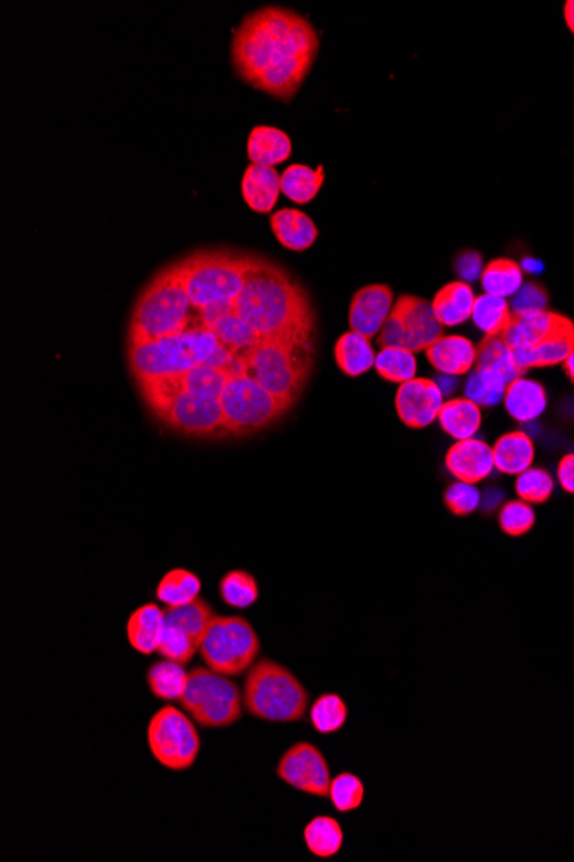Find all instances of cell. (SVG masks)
<instances>
[{"label": "cell", "mask_w": 574, "mask_h": 862, "mask_svg": "<svg viewBox=\"0 0 574 862\" xmlns=\"http://www.w3.org/2000/svg\"><path fill=\"white\" fill-rule=\"evenodd\" d=\"M318 49L310 21L293 9L265 5L234 29L231 61L243 82L290 102L314 70Z\"/></svg>", "instance_id": "cell-1"}, {"label": "cell", "mask_w": 574, "mask_h": 862, "mask_svg": "<svg viewBox=\"0 0 574 862\" xmlns=\"http://www.w3.org/2000/svg\"><path fill=\"white\" fill-rule=\"evenodd\" d=\"M233 303L234 314L261 340L317 341L310 293L290 270L264 255H255L245 287Z\"/></svg>", "instance_id": "cell-2"}, {"label": "cell", "mask_w": 574, "mask_h": 862, "mask_svg": "<svg viewBox=\"0 0 574 862\" xmlns=\"http://www.w3.org/2000/svg\"><path fill=\"white\" fill-rule=\"evenodd\" d=\"M233 353L201 323L162 340L126 343L127 368L136 386L183 376L198 365L225 367Z\"/></svg>", "instance_id": "cell-3"}, {"label": "cell", "mask_w": 574, "mask_h": 862, "mask_svg": "<svg viewBox=\"0 0 574 862\" xmlns=\"http://www.w3.org/2000/svg\"><path fill=\"white\" fill-rule=\"evenodd\" d=\"M193 305L174 262L145 284L127 323L126 343L181 335L192 326Z\"/></svg>", "instance_id": "cell-4"}, {"label": "cell", "mask_w": 574, "mask_h": 862, "mask_svg": "<svg viewBox=\"0 0 574 862\" xmlns=\"http://www.w3.org/2000/svg\"><path fill=\"white\" fill-rule=\"evenodd\" d=\"M255 255L237 250L205 248L174 260L193 311L200 314L213 305L233 303L245 287Z\"/></svg>", "instance_id": "cell-5"}, {"label": "cell", "mask_w": 574, "mask_h": 862, "mask_svg": "<svg viewBox=\"0 0 574 862\" xmlns=\"http://www.w3.org/2000/svg\"><path fill=\"white\" fill-rule=\"evenodd\" d=\"M317 341L261 340L241 353L248 376L293 409L314 373Z\"/></svg>", "instance_id": "cell-6"}, {"label": "cell", "mask_w": 574, "mask_h": 862, "mask_svg": "<svg viewBox=\"0 0 574 862\" xmlns=\"http://www.w3.org/2000/svg\"><path fill=\"white\" fill-rule=\"evenodd\" d=\"M243 704L253 718L269 724H296L310 707L302 680L273 659L261 658L246 673Z\"/></svg>", "instance_id": "cell-7"}, {"label": "cell", "mask_w": 574, "mask_h": 862, "mask_svg": "<svg viewBox=\"0 0 574 862\" xmlns=\"http://www.w3.org/2000/svg\"><path fill=\"white\" fill-rule=\"evenodd\" d=\"M180 706L200 727L228 728L240 721L245 704L240 687L231 677L208 667H195L187 675Z\"/></svg>", "instance_id": "cell-8"}, {"label": "cell", "mask_w": 574, "mask_h": 862, "mask_svg": "<svg viewBox=\"0 0 574 862\" xmlns=\"http://www.w3.org/2000/svg\"><path fill=\"white\" fill-rule=\"evenodd\" d=\"M219 401L229 436L233 438H245L269 429L291 410L288 403L261 388L248 374L229 377Z\"/></svg>", "instance_id": "cell-9"}, {"label": "cell", "mask_w": 574, "mask_h": 862, "mask_svg": "<svg viewBox=\"0 0 574 862\" xmlns=\"http://www.w3.org/2000/svg\"><path fill=\"white\" fill-rule=\"evenodd\" d=\"M261 642L246 618L213 617L201 641V659L210 670L240 677L257 663Z\"/></svg>", "instance_id": "cell-10"}, {"label": "cell", "mask_w": 574, "mask_h": 862, "mask_svg": "<svg viewBox=\"0 0 574 862\" xmlns=\"http://www.w3.org/2000/svg\"><path fill=\"white\" fill-rule=\"evenodd\" d=\"M442 336H445L444 326L433 314L432 303L416 294H401L377 336V343L380 348H404L419 353Z\"/></svg>", "instance_id": "cell-11"}, {"label": "cell", "mask_w": 574, "mask_h": 862, "mask_svg": "<svg viewBox=\"0 0 574 862\" xmlns=\"http://www.w3.org/2000/svg\"><path fill=\"white\" fill-rule=\"evenodd\" d=\"M148 748L160 765L184 772L195 765L201 740L192 719L175 706L160 707L147 728Z\"/></svg>", "instance_id": "cell-12"}, {"label": "cell", "mask_w": 574, "mask_h": 862, "mask_svg": "<svg viewBox=\"0 0 574 862\" xmlns=\"http://www.w3.org/2000/svg\"><path fill=\"white\" fill-rule=\"evenodd\" d=\"M154 417L166 429L186 438L220 439L229 436L219 398L180 392L168 405L154 413Z\"/></svg>", "instance_id": "cell-13"}, {"label": "cell", "mask_w": 574, "mask_h": 862, "mask_svg": "<svg viewBox=\"0 0 574 862\" xmlns=\"http://www.w3.org/2000/svg\"><path fill=\"white\" fill-rule=\"evenodd\" d=\"M278 777L294 790L315 796V798H329L330 766L323 752L310 742H297L291 745L279 760Z\"/></svg>", "instance_id": "cell-14"}, {"label": "cell", "mask_w": 574, "mask_h": 862, "mask_svg": "<svg viewBox=\"0 0 574 862\" xmlns=\"http://www.w3.org/2000/svg\"><path fill=\"white\" fill-rule=\"evenodd\" d=\"M395 413L410 429H425L439 417L444 394L436 380L415 377L400 385L394 398Z\"/></svg>", "instance_id": "cell-15"}, {"label": "cell", "mask_w": 574, "mask_h": 862, "mask_svg": "<svg viewBox=\"0 0 574 862\" xmlns=\"http://www.w3.org/2000/svg\"><path fill=\"white\" fill-rule=\"evenodd\" d=\"M394 307V291L388 284L375 282L359 288L350 305L351 331L365 336L368 340L379 336L383 324Z\"/></svg>", "instance_id": "cell-16"}, {"label": "cell", "mask_w": 574, "mask_h": 862, "mask_svg": "<svg viewBox=\"0 0 574 862\" xmlns=\"http://www.w3.org/2000/svg\"><path fill=\"white\" fill-rule=\"evenodd\" d=\"M570 320L566 315L552 311L526 312L513 314L510 329L502 335L505 344L510 347L511 355L529 352L538 344L549 340L550 336L559 331Z\"/></svg>", "instance_id": "cell-17"}, {"label": "cell", "mask_w": 574, "mask_h": 862, "mask_svg": "<svg viewBox=\"0 0 574 862\" xmlns=\"http://www.w3.org/2000/svg\"><path fill=\"white\" fill-rule=\"evenodd\" d=\"M444 463L452 477L468 484L481 483L496 469L492 446L475 438L454 442L445 453Z\"/></svg>", "instance_id": "cell-18"}, {"label": "cell", "mask_w": 574, "mask_h": 862, "mask_svg": "<svg viewBox=\"0 0 574 862\" xmlns=\"http://www.w3.org/2000/svg\"><path fill=\"white\" fill-rule=\"evenodd\" d=\"M425 353L437 373L444 376H465L477 364V344L461 335L442 336Z\"/></svg>", "instance_id": "cell-19"}, {"label": "cell", "mask_w": 574, "mask_h": 862, "mask_svg": "<svg viewBox=\"0 0 574 862\" xmlns=\"http://www.w3.org/2000/svg\"><path fill=\"white\" fill-rule=\"evenodd\" d=\"M281 172L276 168H261L249 163L241 180V195L249 209L257 214H270L281 195Z\"/></svg>", "instance_id": "cell-20"}, {"label": "cell", "mask_w": 574, "mask_h": 862, "mask_svg": "<svg viewBox=\"0 0 574 862\" xmlns=\"http://www.w3.org/2000/svg\"><path fill=\"white\" fill-rule=\"evenodd\" d=\"M270 229L285 250L297 254L312 248L318 238V228L314 219L300 209H281L272 213Z\"/></svg>", "instance_id": "cell-21"}, {"label": "cell", "mask_w": 574, "mask_h": 862, "mask_svg": "<svg viewBox=\"0 0 574 862\" xmlns=\"http://www.w3.org/2000/svg\"><path fill=\"white\" fill-rule=\"evenodd\" d=\"M249 162L261 168H276L285 162L293 154V144L285 131L276 126H255L249 133L248 145Z\"/></svg>", "instance_id": "cell-22"}, {"label": "cell", "mask_w": 574, "mask_h": 862, "mask_svg": "<svg viewBox=\"0 0 574 862\" xmlns=\"http://www.w3.org/2000/svg\"><path fill=\"white\" fill-rule=\"evenodd\" d=\"M505 412L516 422H532L547 409V391L542 383L517 377L505 388Z\"/></svg>", "instance_id": "cell-23"}, {"label": "cell", "mask_w": 574, "mask_h": 862, "mask_svg": "<svg viewBox=\"0 0 574 862\" xmlns=\"http://www.w3.org/2000/svg\"><path fill=\"white\" fill-rule=\"evenodd\" d=\"M475 293L465 281H451L433 296L432 308L442 326H460L472 319Z\"/></svg>", "instance_id": "cell-24"}, {"label": "cell", "mask_w": 574, "mask_h": 862, "mask_svg": "<svg viewBox=\"0 0 574 862\" xmlns=\"http://www.w3.org/2000/svg\"><path fill=\"white\" fill-rule=\"evenodd\" d=\"M163 609H160L156 603H148V605L139 606L131 614L127 620L126 632L130 646L136 653L150 654L157 653L160 644V635L163 630Z\"/></svg>", "instance_id": "cell-25"}, {"label": "cell", "mask_w": 574, "mask_h": 862, "mask_svg": "<svg viewBox=\"0 0 574 862\" xmlns=\"http://www.w3.org/2000/svg\"><path fill=\"white\" fill-rule=\"evenodd\" d=\"M497 471L505 475H520L534 465V439L523 430H511L492 446Z\"/></svg>", "instance_id": "cell-26"}, {"label": "cell", "mask_w": 574, "mask_h": 862, "mask_svg": "<svg viewBox=\"0 0 574 862\" xmlns=\"http://www.w3.org/2000/svg\"><path fill=\"white\" fill-rule=\"evenodd\" d=\"M437 421H439L442 430L452 439L465 441V439L475 438V434L480 430L481 406L466 397L454 398V400L444 401Z\"/></svg>", "instance_id": "cell-27"}, {"label": "cell", "mask_w": 574, "mask_h": 862, "mask_svg": "<svg viewBox=\"0 0 574 862\" xmlns=\"http://www.w3.org/2000/svg\"><path fill=\"white\" fill-rule=\"evenodd\" d=\"M375 353L370 340L358 332L350 331L335 341L334 359L339 371L347 377H362L375 367Z\"/></svg>", "instance_id": "cell-28"}, {"label": "cell", "mask_w": 574, "mask_h": 862, "mask_svg": "<svg viewBox=\"0 0 574 862\" xmlns=\"http://www.w3.org/2000/svg\"><path fill=\"white\" fill-rule=\"evenodd\" d=\"M326 183L323 166L310 168L305 163H291L281 174V192L297 205L310 204Z\"/></svg>", "instance_id": "cell-29"}, {"label": "cell", "mask_w": 574, "mask_h": 862, "mask_svg": "<svg viewBox=\"0 0 574 862\" xmlns=\"http://www.w3.org/2000/svg\"><path fill=\"white\" fill-rule=\"evenodd\" d=\"M213 617H216L213 608L205 602L204 597H196L195 602L187 603V605L168 606L163 609L166 623L184 630L198 644V647L201 646L205 632Z\"/></svg>", "instance_id": "cell-30"}, {"label": "cell", "mask_w": 574, "mask_h": 862, "mask_svg": "<svg viewBox=\"0 0 574 862\" xmlns=\"http://www.w3.org/2000/svg\"><path fill=\"white\" fill-rule=\"evenodd\" d=\"M481 288L485 293L510 299L525 284L523 267L511 258H493L481 270Z\"/></svg>", "instance_id": "cell-31"}, {"label": "cell", "mask_w": 574, "mask_h": 862, "mask_svg": "<svg viewBox=\"0 0 574 862\" xmlns=\"http://www.w3.org/2000/svg\"><path fill=\"white\" fill-rule=\"evenodd\" d=\"M205 327L210 329L217 340L224 344L233 355L248 352L261 341L260 335L249 324L237 317L234 312L220 315L212 323L205 324Z\"/></svg>", "instance_id": "cell-32"}, {"label": "cell", "mask_w": 574, "mask_h": 862, "mask_svg": "<svg viewBox=\"0 0 574 862\" xmlns=\"http://www.w3.org/2000/svg\"><path fill=\"white\" fill-rule=\"evenodd\" d=\"M306 849L318 859H330L341 852L344 831L332 816H317L303 830Z\"/></svg>", "instance_id": "cell-33"}, {"label": "cell", "mask_w": 574, "mask_h": 862, "mask_svg": "<svg viewBox=\"0 0 574 862\" xmlns=\"http://www.w3.org/2000/svg\"><path fill=\"white\" fill-rule=\"evenodd\" d=\"M187 675L181 663L171 659L151 663L147 670L148 689L156 700L180 701L187 685Z\"/></svg>", "instance_id": "cell-34"}, {"label": "cell", "mask_w": 574, "mask_h": 862, "mask_svg": "<svg viewBox=\"0 0 574 862\" xmlns=\"http://www.w3.org/2000/svg\"><path fill=\"white\" fill-rule=\"evenodd\" d=\"M472 319L485 336H502L513 323V311L508 299L485 293L475 300Z\"/></svg>", "instance_id": "cell-35"}, {"label": "cell", "mask_w": 574, "mask_h": 862, "mask_svg": "<svg viewBox=\"0 0 574 862\" xmlns=\"http://www.w3.org/2000/svg\"><path fill=\"white\" fill-rule=\"evenodd\" d=\"M200 576L192 570L172 569L162 576L156 588L159 602L168 606H183L200 596Z\"/></svg>", "instance_id": "cell-36"}, {"label": "cell", "mask_w": 574, "mask_h": 862, "mask_svg": "<svg viewBox=\"0 0 574 862\" xmlns=\"http://www.w3.org/2000/svg\"><path fill=\"white\" fill-rule=\"evenodd\" d=\"M510 386V380L502 374L490 371V368L475 367L469 374L465 385V394L469 400L475 401L478 406H496L504 401L505 388Z\"/></svg>", "instance_id": "cell-37"}, {"label": "cell", "mask_w": 574, "mask_h": 862, "mask_svg": "<svg viewBox=\"0 0 574 862\" xmlns=\"http://www.w3.org/2000/svg\"><path fill=\"white\" fill-rule=\"evenodd\" d=\"M229 374L222 367L213 365H198L183 376L172 377L175 392H193L201 397L219 398L220 392L228 383Z\"/></svg>", "instance_id": "cell-38"}, {"label": "cell", "mask_w": 574, "mask_h": 862, "mask_svg": "<svg viewBox=\"0 0 574 862\" xmlns=\"http://www.w3.org/2000/svg\"><path fill=\"white\" fill-rule=\"evenodd\" d=\"M220 599L231 608L246 609L260 597L258 582L246 570H231L219 582Z\"/></svg>", "instance_id": "cell-39"}, {"label": "cell", "mask_w": 574, "mask_h": 862, "mask_svg": "<svg viewBox=\"0 0 574 862\" xmlns=\"http://www.w3.org/2000/svg\"><path fill=\"white\" fill-rule=\"evenodd\" d=\"M347 706L341 695L334 692L318 695L315 703L310 706L312 727L322 736H332L341 732L346 727Z\"/></svg>", "instance_id": "cell-40"}, {"label": "cell", "mask_w": 574, "mask_h": 862, "mask_svg": "<svg viewBox=\"0 0 574 862\" xmlns=\"http://www.w3.org/2000/svg\"><path fill=\"white\" fill-rule=\"evenodd\" d=\"M375 371L392 385H404L416 377L415 353L404 348H380L375 356Z\"/></svg>", "instance_id": "cell-41"}, {"label": "cell", "mask_w": 574, "mask_h": 862, "mask_svg": "<svg viewBox=\"0 0 574 862\" xmlns=\"http://www.w3.org/2000/svg\"><path fill=\"white\" fill-rule=\"evenodd\" d=\"M475 367L490 368L496 373L502 374L505 379L513 383L523 374L517 371L513 362V355L502 336H485L484 341L477 347V364Z\"/></svg>", "instance_id": "cell-42"}, {"label": "cell", "mask_w": 574, "mask_h": 862, "mask_svg": "<svg viewBox=\"0 0 574 862\" xmlns=\"http://www.w3.org/2000/svg\"><path fill=\"white\" fill-rule=\"evenodd\" d=\"M554 478L540 466H529L528 471L516 475V483H514L517 499H522L528 505L547 503L554 495Z\"/></svg>", "instance_id": "cell-43"}, {"label": "cell", "mask_w": 574, "mask_h": 862, "mask_svg": "<svg viewBox=\"0 0 574 862\" xmlns=\"http://www.w3.org/2000/svg\"><path fill=\"white\" fill-rule=\"evenodd\" d=\"M537 523V513L534 505L525 503L522 499H511L502 505L499 510V527L505 536L522 537L534 531Z\"/></svg>", "instance_id": "cell-44"}, {"label": "cell", "mask_w": 574, "mask_h": 862, "mask_svg": "<svg viewBox=\"0 0 574 862\" xmlns=\"http://www.w3.org/2000/svg\"><path fill=\"white\" fill-rule=\"evenodd\" d=\"M329 799L339 813H351L363 804L365 785L353 773H339L330 781Z\"/></svg>", "instance_id": "cell-45"}, {"label": "cell", "mask_w": 574, "mask_h": 862, "mask_svg": "<svg viewBox=\"0 0 574 862\" xmlns=\"http://www.w3.org/2000/svg\"><path fill=\"white\" fill-rule=\"evenodd\" d=\"M198 651H200L198 644H196L184 630L178 629V627L168 626V623L163 621L162 635H160L159 649H157V653H159L163 659H171V661L187 665V663L195 658V654L198 653Z\"/></svg>", "instance_id": "cell-46"}, {"label": "cell", "mask_w": 574, "mask_h": 862, "mask_svg": "<svg viewBox=\"0 0 574 862\" xmlns=\"http://www.w3.org/2000/svg\"><path fill=\"white\" fill-rule=\"evenodd\" d=\"M481 495L477 484H449L444 490V507L454 517H469L480 508Z\"/></svg>", "instance_id": "cell-47"}, {"label": "cell", "mask_w": 574, "mask_h": 862, "mask_svg": "<svg viewBox=\"0 0 574 862\" xmlns=\"http://www.w3.org/2000/svg\"><path fill=\"white\" fill-rule=\"evenodd\" d=\"M547 305H549V293L546 288L540 287L538 282L529 281L514 294L511 311L513 314H526V312L547 311Z\"/></svg>", "instance_id": "cell-48"}, {"label": "cell", "mask_w": 574, "mask_h": 862, "mask_svg": "<svg viewBox=\"0 0 574 862\" xmlns=\"http://www.w3.org/2000/svg\"><path fill=\"white\" fill-rule=\"evenodd\" d=\"M454 266H456L457 275L461 276V281H475L478 276H481L484 260H481V255L478 252H463L456 258Z\"/></svg>", "instance_id": "cell-49"}, {"label": "cell", "mask_w": 574, "mask_h": 862, "mask_svg": "<svg viewBox=\"0 0 574 862\" xmlns=\"http://www.w3.org/2000/svg\"><path fill=\"white\" fill-rule=\"evenodd\" d=\"M558 483L567 495H574V453L561 458L558 463Z\"/></svg>", "instance_id": "cell-50"}, {"label": "cell", "mask_w": 574, "mask_h": 862, "mask_svg": "<svg viewBox=\"0 0 574 862\" xmlns=\"http://www.w3.org/2000/svg\"><path fill=\"white\" fill-rule=\"evenodd\" d=\"M564 21H566L567 28L574 35V0H567L564 4Z\"/></svg>", "instance_id": "cell-51"}, {"label": "cell", "mask_w": 574, "mask_h": 862, "mask_svg": "<svg viewBox=\"0 0 574 862\" xmlns=\"http://www.w3.org/2000/svg\"><path fill=\"white\" fill-rule=\"evenodd\" d=\"M562 368H564V374L570 377L571 383L574 385V352L564 360V364H562Z\"/></svg>", "instance_id": "cell-52"}]
</instances>
